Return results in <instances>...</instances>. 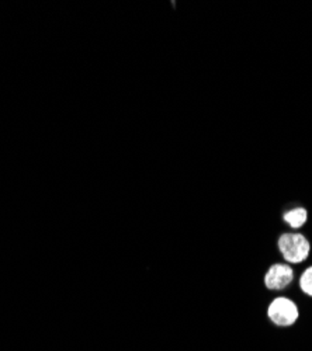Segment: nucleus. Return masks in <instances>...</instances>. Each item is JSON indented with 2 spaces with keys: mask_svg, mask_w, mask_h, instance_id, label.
<instances>
[{
  "mask_svg": "<svg viewBox=\"0 0 312 351\" xmlns=\"http://www.w3.org/2000/svg\"><path fill=\"white\" fill-rule=\"evenodd\" d=\"M298 285H300V289L302 291V294H305L307 296H309V298H312V265L307 267L301 273Z\"/></svg>",
  "mask_w": 312,
  "mask_h": 351,
  "instance_id": "obj_5",
  "label": "nucleus"
},
{
  "mask_svg": "<svg viewBox=\"0 0 312 351\" xmlns=\"http://www.w3.org/2000/svg\"><path fill=\"white\" fill-rule=\"evenodd\" d=\"M283 259L291 264H302L311 255V242L302 233L285 232L277 240Z\"/></svg>",
  "mask_w": 312,
  "mask_h": 351,
  "instance_id": "obj_1",
  "label": "nucleus"
},
{
  "mask_svg": "<svg viewBox=\"0 0 312 351\" xmlns=\"http://www.w3.org/2000/svg\"><path fill=\"white\" fill-rule=\"evenodd\" d=\"M283 221L289 225L290 229L298 231L308 221V209L304 207H296L283 215Z\"/></svg>",
  "mask_w": 312,
  "mask_h": 351,
  "instance_id": "obj_4",
  "label": "nucleus"
},
{
  "mask_svg": "<svg viewBox=\"0 0 312 351\" xmlns=\"http://www.w3.org/2000/svg\"><path fill=\"white\" fill-rule=\"evenodd\" d=\"M268 316L274 325L287 328L297 322L300 311L293 300L285 298V296H277L268 308Z\"/></svg>",
  "mask_w": 312,
  "mask_h": 351,
  "instance_id": "obj_2",
  "label": "nucleus"
},
{
  "mask_svg": "<svg viewBox=\"0 0 312 351\" xmlns=\"http://www.w3.org/2000/svg\"><path fill=\"white\" fill-rule=\"evenodd\" d=\"M294 270L287 263H274L265 274V287L270 291L285 289L294 281Z\"/></svg>",
  "mask_w": 312,
  "mask_h": 351,
  "instance_id": "obj_3",
  "label": "nucleus"
}]
</instances>
